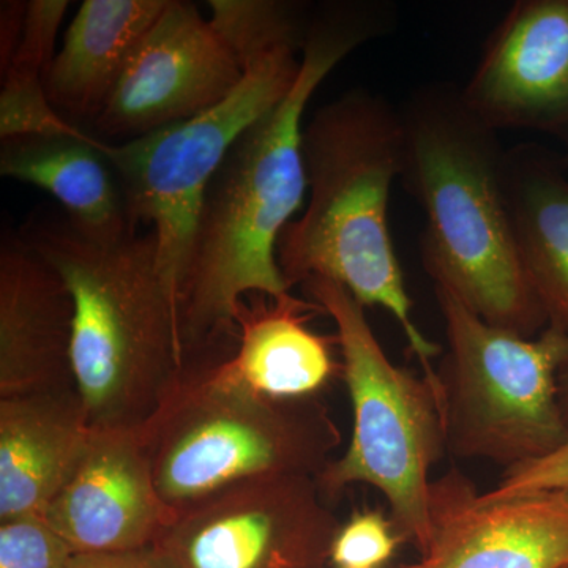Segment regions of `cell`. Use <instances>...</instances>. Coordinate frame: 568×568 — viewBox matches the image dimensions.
<instances>
[{"mask_svg": "<svg viewBox=\"0 0 568 568\" xmlns=\"http://www.w3.org/2000/svg\"><path fill=\"white\" fill-rule=\"evenodd\" d=\"M392 20L387 3L369 0L313 7L293 89L246 126L205 189L179 294L183 365L234 353L244 295L290 293L276 244L304 203L306 104L351 52L386 36Z\"/></svg>", "mask_w": 568, "mask_h": 568, "instance_id": "1", "label": "cell"}, {"mask_svg": "<svg viewBox=\"0 0 568 568\" xmlns=\"http://www.w3.org/2000/svg\"><path fill=\"white\" fill-rule=\"evenodd\" d=\"M302 152L310 201L276 244L284 282L291 290L320 276L342 284L364 306L387 310L440 394L432 364L440 347L414 323L388 230L390 190L405 156L402 111L365 89L343 93L306 123Z\"/></svg>", "mask_w": 568, "mask_h": 568, "instance_id": "2", "label": "cell"}, {"mask_svg": "<svg viewBox=\"0 0 568 568\" xmlns=\"http://www.w3.org/2000/svg\"><path fill=\"white\" fill-rule=\"evenodd\" d=\"M399 111V178L425 213L426 272L487 323L528 338L541 334L547 315L519 253L504 182L507 151L496 130L447 84L418 89Z\"/></svg>", "mask_w": 568, "mask_h": 568, "instance_id": "3", "label": "cell"}, {"mask_svg": "<svg viewBox=\"0 0 568 568\" xmlns=\"http://www.w3.org/2000/svg\"><path fill=\"white\" fill-rule=\"evenodd\" d=\"M20 237L62 276L74 304V383L92 428L141 429L183 369L178 310L152 231L104 237L36 211Z\"/></svg>", "mask_w": 568, "mask_h": 568, "instance_id": "4", "label": "cell"}, {"mask_svg": "<svg viewBox=\"0 0 568 568\" xmlns=\"http://www.w3.org/2000/svg\"><path fill=\"white\" fill-rule=\"evenodd\" d=\"M230 358L183 366L140 429L156 491L175 517L257 478L317 477L342 443L315 396L260 394L235 375Z\"/></svg>", "mask_w": 568, "mask_h": 568, "instance_id": "5", "label": "cell"}, {"mask_svg": "<svg viewBox=\"0 0 568 568\" xmlns=\"http://www.w3.org/2000/svg\"><path fill=\"white\" fill-rule=\"evenodd\" d=\"M302 286L334 320L354 410L349 447L324 467L317 487L325 500L355 484L379 489L395 529L424 555L432 538L429 473L447 450L440 396L424 376L387 357L365 306L346 287L320 276Z\"/></svg>", "mask_w": 568, "mask_h": 568, "instance_id": "6", "label": "cell"}, {"mask_svg": "<svg viewBox=\"0 0 568 568\" xmlns=\"http://www.w3.org/2000/svg\"><path fill=\"white\" fill-rule=\"evenodd\" d=\"M435 293L447 336L437 369L447 450L508 469L562 447L568 335L547 327L528 338L481 320L447 287L435 284Z\"/></svg>", "mask_w": 568, "mask_h": 568, "instance_id": "7", "label": "cell"}, {"mask_svg": "<svg viewBox=\"0 0 568 568\" xmlns=\"http://www.w3.org/2000/svg\"><path fill=\"white\" fill-rule=\"evenodd\" d=\"M302 51L282 48L245 69L239 88L212 110L104 153L125 193L130 222L156 239L160 271L178 310L197 213L209 182L246 126L282 102L301 73Z\"/></svg>", "mask_w": 568, "mask_h": 568, "instance_id": "8", "label": "cell"}, {"mask_svg": "<svg viewBox=\"0 0 568 568\" xmlns=\"http://www.w3.org/2000/svg\"><path fill=\"white\" fill-rule=\"evenodd\" d=\"M339 528L316 477L276 476L182 511L155 547L178 568H324Z\"/></svg>", "mask_w": 568, "mask_h": 568, "instance_id": "9", "label": "cell"}, {"mask_svg": "<svg viewBox=\"0 0 568 568\" xmlns=\"http://www.w3.org/2000/svg\"><path fill=\"white\" fill-rule=\"evenodd\" d=\"M244 77V67L196 6L168 0L93 130L110 140H138L212 110Z\"/></svg>", "mask_w": 568, "mask_h": 568, "instance_id": "10", "label": "cell"}, {"mask_svg": "<svg viewBox=\"0 0 568 568\" xmlns=\"http://www.w3.org/2000/svg\"><path fill=\"white\" fill-rule=\"evenodd\" d=\"M462 97L497 133L568 134V0L514 3Z\"/></svg>", "mask_w": 568, "mask_h": 568, "instance_id": "11", "label": "cell"}, {"mask_svg": "<svg viewBox=\"0 0 568 568\" xmlns=\"http://www.w3.org/2000/svg\"><path fill=\"white\" fill-rule=\"evenodd\" d=\"M432 538L406 568H568V491L485 500L450 470L432 481Z\"/></svg>", "mask_w": 568, "mask_h": 568, "instance_id": "12", "label": "cell"}, {"mask_svg": "<svg viewBox=\"0 0 568 568\" xmlns=\"http://www.w3.org/2000/svg\"><path fill=\"white\" fill-rule=\"evenodd\" d=\"M43 518L74 555H97L151 547L178 517L156 491L140 429L92 428Z\"/></svg>", "mask_w": 568, "mask_h": 568, "instance_id": "13", "label": "cell"}, {"mask_svg": "<svg viewBox=\"0 0 568 568\" xmlns=\"http://www.w3.org/2000/svg\"><path fill=\"white\" fill-rule=\"evenodd\" d=\"M69 287L20 234L0 246V399L78 392Z\"/></svg>", "mask_w": 568, "mask_h": 568, "instance_id": "14", "label": "cell"}, {"mask_svg": "<svg viewBox=\"0 0 568 568\" xmlns=\"http://www.w3.org/2000/svg\"><path fill=\"white\" fill-rule=\"evenodd\" d=\"M91 433L78 392L0 399V521L43 517Z\"/></svg>", "mask_w": 568, "mask_h": 568, "instance_id": "15", "label": "cell"}, {"mask_svg": "<svg viewBox=\"0 0 568 568\" xmlns=\"http://www.w3.org/2000/svg\"><path fill=\"white\" fill-rule=\"evenodd\" d=\"M323 308L290 293L246 294L235 308L239 339L227 361L235 375L274 398H308L343 375L334 357L335 339L310 331Z\"/></svg>", "mask_w": 568, "mask_h": 568, "instance_id": "16", "label": "cell"}, {"mask_svg": "<svg viewBox=\"0 0 568 568\" xmlns=\"http://www.w3.org/2000/svg\"><path fill=\"white\" fill-rule=\"evenodd\" d=\"M168 0H85L43 85L55 111L95 121Z\"/></svg>", "mask_w": 568, "mask_h": 568, "instance_id": "17", "label": "cell"}, {"mask_svg": "<svg viewBox=\"0 0 568 568\" xmlns=\"http://www.w3.org/2000/svg\"><path fill=\"white\" fill-rule=\"evenodd\" d=\"M0 174L50 193L71 222L89 233L115 237L136 231L104 141L95 134L80 130L6 138Z\"/></svg>", "mask_w": 568, "mask_h": 568, "instance_id": "18", "label": "cell"}, {"mask_svg": "<svg viewBox=\"0 0 568 568\" xmlns=\"http://www.w3.org/2000/svg\"><path fill=\"white\" fill-rule=\"evenodd\" d=\"M506 196L523 264L548 327L568 335V175L566 162L537 144L506 152Z\"/></svg>", "mask_w": 568, "mask_h": 568, "instance_id": "19", "label": "cell"}, {"mask_svg": "<svg viewBox=\"0 0 568 568\" xmlns=\"http://www.w3.org/2000/svg\"><path fill=\"white\" fill-rule=\"evenodd\" d=\"M209 7L213 29L244 70L282 48L304 50L313 7L287 0H211Z\"/></svg>", "mask_w": 568, "mask_h": 568, "instance_id": "20", "label": "cell"}, {"mask_svg": "<svg viewBox=\"0 0 568 568\" xmlns=\"http://www.w3.org/2000/svg\"><path fill=\"white\" fill-rule=\"evenodd\" d=\"M69 6L67 0L28 2L20 44L2 70V106L37 108L48 102L43 78L54 59L59 26Z\"/></svg>", "mask_w": 568, "mask_h": 568, "instance_id": "21", "label": "cell"}, {"mask_svg": "<svg viewBox=\"0 0 568 568\" xmlns=\"http://www.w3.org/2000/svg\"><path fill=\"white\" fill-rule=\"evenodd\" d=\"M73 556L43 517L0 521V568H69Z\"/></svg>", "mask_w": 568, "mask_h": 568, "instance_id": "22", "label": "cell"}, {"mask_svg": "<svg viewBox=\"0 0 568 568\" xmlns=\"http://www.w3.org/2000/svg\"><path fill=\"white\" fill-rule=\"evenodd\" d=\"M392 519L379 510L355 514L339 528L331 559L342 568H375L394 556L399 537Z\"/></svg>", "mask_w": 568, "mask_h": 568, "instance_id": "23", "label": "cell"}, {"mask_svg": "<svg viewBox=\"0 0 568 568\" xmlns=\"http://www.w3.org/2000/svg\"><path fill=\"white\" fill-rule=\"evenodd\" d=\"M545 491H568V440L545 457L508 467L503 480L481 497L506 500Z\"/></svg>", "mask_w": 568, "mask_h": 568, "instance_id": "24", "label": "cell"}, {"mask_svg": "<svg viewBox=\"0 0 568 568\" xmlns=\"http://www.w3.org/2000/svg\"><path fill=\"white\" fill-rule=\"evenodd\" d=\"M69 568H178L155 545L129 551L74 555Z\"/></svg>", "mask_w": 568, "mask_h": 568, "instance_id": "25", "label": "cell"}, {"mask_svg": "<svg viewBox=\"0 0 568 568\" xmlns=\"http://www.w3.org/2000/svg\"><path fill=\"white\" fill-rule=\"evenodd\" d=\"M28 2L7 0L0 7V70L9 65L18 44H20L22 31H24Z\"/></svg>", "mask_w": 568, "mask_h": 568, "instance_id": "26", "label": "cell"}, {"mask_svg": "<svg viewBox=\"0 0 568 568\" xmlns=\"http://www.w3.org/2000/svg\"><path fill=\"white\" fill-rule=\"evenodd\" d=\"M559 403L568 424V365L559 376Z\"/></svg>", "mask_w": 568, "mask_h": 568, "instance_id": "27", "label": "cell"}, {"mask_svg": "<svg viewBox=\"0 0 568 568\" xmlns=\"http://www.w3.org/2000/svg\"><path fill=\"white\" fill-rule=\"evenodd\" d=\"M566 166H567V170H568V156H567V160H566Z\"/></svg>", "mask_w": 568, "mask_h": 568, "instance_id": "28", "label": "cell"}]
</instances>
